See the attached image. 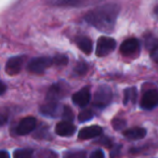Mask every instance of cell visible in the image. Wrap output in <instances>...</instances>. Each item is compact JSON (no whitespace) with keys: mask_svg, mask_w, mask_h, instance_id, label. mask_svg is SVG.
Returning <instances> with one entry per match:
<instances>
[{"mask_svg":"<svg viewBox=\"0 0 158 158\" xmlns=\"http://www.w3.org/2000/svg\"><path fill=\"white\" fill-rule=\"evenodd\" d=\"M55 132L60 136H70L76 132V127L72 123L62 121L59 123L55 127Z\"/></svg>","mask_w":158,"mask_h":158,"instance_id":"obj_14","label":"cell"},{"mask_svg":"<svg viewBox=\"0 0 158 158\" xmlns=\"http://www.w3.org/2000/svg\"><path fill=\"white\" fill-rule=\"evenodd\" d=\"M36 125H37V120L35 117H25L19 123L16 127V133L19 135H26L35 130Z\"/></svg>","mask_w":158,"mask_h":158,"instance_id":"obj_8","label":"cell"},{"mask_svg":"<svg viewBox=\"0 0 158 158\" xmlns=\"http://www.w3.org/2000/svg\"><path fill=\"white\" fill-rule=\"evenodd\" d=\"M145 47L151 53L158 50V38L154 37L153 35L146 36V38H145Z\"/></svg>","mask_w":158,"mask_h":158,"instance_id":"obj_18","label":"cell"},{"mask_svg":"<svg viewBox=\"0 0 158 158\" xmlns=\"http://www.w3.org/2000/svg\"><path fill=\"white\" fill-rule=\"evenodd\" d=\"M102 133V128L99 126H90V127L82 128L78 133L79 140H89L99 136Z\"/></svg>","mask_w":158,"mask_h":158,"instance_id":"obj_13","label":"cell"},{"mask_svg":"<svg viewBox=\"0 0 158 158\" xmlns=\"http://www.w3.org/2000/svg\"><path fill=\"white\" fill-rule=\"evenodd\" d=\"M34 158H56V154L50 149H40L38 152H34Z\"/></svg>","mask_w":158,"mask_h":158,"instance_id":"obj_20","label":"cell"},{"mask_svg":"<svg viewBox=\"0 0 158 158\" xmlns=\"http://www.w3.org/2000/svg\"><path fill=\"white\" fill-rule=\"evenodd\" d=\"M123 135L125 138H127L128 140H141V139L145 138L146 135V130L144 128L140 127H134L131 129H128L126 131H123Z\"/></svg>","mask_w":158,"mask_h":158,"instance_id":"obj_15","label":"cell"},{"mask_svg":"<svg viewBox=\"0 0 158 158\" xmlns=\"http://www.w3.org/2000/svg\"><path fill=\"white\" fill-rule=\"evenodd\" d=\"M13 158H34V151L29 148L16 149L13 154Z\"/></svg>","mask_w":158,"mask_h":158,"instance_id":"obj_19","label":"cell"},{"mask_svg":"<svg viewBox=\"0 0 158 158\" xmlns=\"http://www.w3.org/2000/svg\"><path fill=\"white\" fill-rule=\"evenodd\" d=\"M39 112H40V114L46 117L55 118V117H57V116H62L63 107H62L57 102H48V103L40 106Z\"/></svg>","mask_w":158,"mask_h":158,"instance_id":"obj_6","label":"cell"},{"mask_svg":"<svg viewBox=\"0 0 158 158\" xmlns=\"http://www.w3.org/2000/svg\"><path fill=\"white\" fill-rule=\"evenodd\" d=\"M25 62V56H13L11 59L8 60L7 64H6V73L8 75H16L21 72L23 67V64Z\"/></svg>","mask_w":158,"mask_h":158,"instance_id":"obj_9","label":"cell"},{"mask_svg":"<svg viewBox=\"0 0 158 158\" xmlns=\"http://www.w3.org/2000/svg\"><path fill=\"white\" fill-rule=\"evenodd\" d=\"M53 65V59L52 57H47V56H40L35 57L29 61L28 65H27V69L33 74H42L44 69L50 67Z\"/></svg>","mask_w":158,"mask_h":158,"instance_id":"obj_4","label":"cell"},{"mask_svg":"<svg viewBox=\"0 0 158 158\" xmlns=\"http://www.w3.org/2000/svg\"><path fill=\"white\" fill-rule=\"evenodd\" d=\"M77 46L82 52H85L86 54H90L92 51V41L87 37H80L77 40Z\"/></svg>","mask_w":158,"mask_h":158,"instance_id":"obj_16","label":"cell"},{"mask_svg":"<svg viewBox=\"0 0 158 158\" xmlns=\"http://www.w3.org/2000/svg\"><path fill=\"white\" fill-rule=\"evenodd\" d=\"M6 89H7V87H6V85L3 84L2 81H0V95L3 94V93L6 92Z\"/></svg>","mask_w":158,"mask_h":158,"instance_id":"obj_30","label":"cell"},{"mask_svg":"<svg viewBox=\"0 0 158 158\" xmlns=\"http://www.w3.org/2000/svg\"><path fill=\"white\" fill-rule=\"evenodd\" d=\"M113 100L112 89L108 86H101L94 93L93 105L98 108H105Z\"/></svg>","mask_w":158,"mask_h":158,"instance_id":"obj_3","label":"cell"},{"mask_svg":"<svg viewBox=\"0 0 158 158\" xmlns=\"http://www.w3.org/2000/svg\"><path fill=\"white\" fill-rule=\"evenodd\" d=\"M140 49V44L135 38H129L125 40L120 46V52L123 55H131Z\"/></svg>","mask_w":158,"mask_h":158,"instance_id":"obj_12","label":"cell"},{"mask_svg":"<svg viewBox=\"0 0 158 158\" xmlns=\"http://www.w3.org/2000/svg\"><path fill=\"white\" fill-rule=\"evenodd\" d=\"M93 116H94V114H93L92 110H82V112L79 113L78 119H79V121H81V123H85V121L91 120V119L93 118Z\"/></svg>","mask_w":158,"mask_h":158,"instance_id":"obj_22","label":"cell"},{"mask_svg":"<svg viewBox=\"0 0 158 158\" xmlns=\"http://www.w3.org/2000/svg\"><path fill=\"white\" fill-rule=\"evenodd\" d=\"M90 158H105V157H104V154L101 149H97V151H94L91 154Z\"/></svg>","mask_w":158,"mask_h":158,"instance_id":"obj_28","label":"cell"},{"mask_svg":"<svg viewBox=\"0 0 158 158\" xmlns=\"http://www.w3.org/2000/svg\"><path fill=\"white\" fill-rule=\"evenodd\" d=\"M64 158H87V154L84 151H75L67 153Z\"/></svg>","mask_w":158,"mask_h":158,"instance_id":"obj_24","label":"cell"},{"mask_svg":"<svg viewBox=\"0 0 158 158\" xmlns=\"http://www.w3.org/2000/svg\"><path fill=\"white\" fill-rule=\"evenodd\" d=\"M138 99V90L134 87H130L125 90V98H123V103L127 105L129 103H135Z\"/></svg>","mask_w":158,"mask_h":158,"instance_id":"obj_17","label":"cell"},{"mask_svg":"<svg viewBox=\"0 0 158 158\" xmlns=\"http://www.w3.org/2000/svg\"><path fill=\"white\" fill-rule=\"evenodd\" d=\"M155 14H156V15L158 16V6H157V7L155 8Z\"/></svg>","mask_w":158,"mask_h":158,"instance_id":"obj_32","label":"cell"},{"mask_svg":"<svg viewBox=\"0 0 158 158\" xmlns=\"http://www.w3.org/2000/svg\"><path fill=\"white\" fill-rule=\"evenodd\" d=\"M53 59V65H66L68 62V59L65 56V55H56V56L52 57Z\"/></svg>","mask_w":158,"mask_h":158,"instance_id":"obj_25","label":"cell"},{"mask_svg":"<svg viewBox=\"0 0 158 158\" xmlns=\"http://www.w3.org/2000/svg\"><path fill=\"white\" fill-rule=\"evenodd\" d=\"M8 119H9V113L6 108L0 110V126H3L8 123Z\"/></svg>","mask_w":158,"mask_h":158,"instance_id":"obj_27","label":"cell"},{"mask_svg":"<svg viewBox=\"0 0 158 158\" xmlns=\"http://www.w3.org/2000/svg\"><path fill=\"white\" fill-rule=\"evenodd\" d=\"M72 100H73V103L80 106V107H85L86 105H88L91 100V94L89 88L88 87H85L80 91L74 93L72 97Z\"/></svg>","mask_w":158,"mask_h":158,"instance_id":"obj_10","label":"cell"},{"mask_svg":"<svg viewBox=\"0 0 158 158\" xmlns=\"http://www.w3.org/2000/svg\"><path fill=\"white\" fill-rule=\"evenodd\" d=\"M120 12V7L115 3H106L91 10L86 14L85 20L88 24L102 33H112L116 24V20Z\"/></svg>","mask_w":158,"mask_h":158,"instance_id":"obj_1","label":"cell"},{"mask_svg":"<svg viewBox=\"0 0 158 158\" xmlns=\"http://www.w3.org/2000/svg\"><path fill=\"white\" fill-rule=\"evenodd\" d=\"M151 56H152V59H153L154 61H155L156 63L158 64V50H156V51H154V52H152L151 53Z\"/></svg>","mask_w":158,"mask_h":158,"instance_id":"obj_29","label":"cell"},{"mask_svg":"<svg viewBox=\"0 0 158 158\" xmlns=\"http://www.w3.org/2000/svg\"><path fill=\"white\" fill-rule=\"evenodd\" d=\"M97 1L98 0H52V5L60 7H86Z\"/></svg>","mask_w":158,"mask_h":158,"instance_id":"obj_11","label":"cell"},{"mask_svg":"<svg viewBox=\"0 0 158 158\" xmlns=\"http://www.w3.org/2000/svg\"><path fill=\"white\" fill-rule=\"evenodd\" d=\"M62 118H63V121H68V123H72L74 120V113L70 110V107L64 106L63 112H62Z\"/></svg>","mask_w":158,"mask_h":158,"instance_id":"obj_21","label":"cell"},{"mask_svg":"<svg viewBox=\"0 0 158 158\" xmlns=\"http://www.w3.org/2000/svg\"><path fill=\"white\" fill-rule=\"evenodd\" d=\"M0 158H10L9 153L6 151H0Z\"/></svg>","mask_w":158,"mask_h":158,"instance_id":"obj_31","label":"cell"},{"mask_svg":"<svg viewBox=\"0 0 158 158\" xmlns=\"http://www.w3.org/2000/svg\"><path fill=\"white\" fill-rule=\"evenodd\" d=\"M158 106V90L152 89L145 92L141 100V107L143 110H153Z\"/></svg>","mask_w":158,"mask_h":158,"instance_id":"obj_7","label":"cell"},{"mask_svg":"<svg viewBox=\"0 0 158 158\" xmlns=\"http://www.w3.org/2000/svg\"><path fill=\"white\" fill-rule=\"evenodd\" d=\"M69 92V86L64 80L53 84L47 92V101L48 102H57L61 99L65 98Z\"/></svg>","mask_w":158,"mask_h":158,"instance_id":"obj_2","label":"cell"},{"mask_svg":"<svg viewBox=\"0 0 158 158\" xmlns=\"http://www.w3.org/2000/svg\"><path fill=\"white\" fill-rule=\"evenodd\" d=\"M74 70H75V73H76L77 75H79V76H82V75H85L87 72H88V65H87L85 62H78Z\"/></svg>","mask_w":158,"mask_h":158,"instance_id":"obj_23","label":"cell"},{"mask_svg":"<svg viewBox=\"0 0 158 158\" xmlns=\"http://www.w3.org/2000/svg\"><path fill=\"white\" fill-rule=\"evenodd\" d=\"M113 127H114V129H116L117 131H121V130L126 127V120H123V119H121V118H115L114 120H113Z\"/></svg>","mask_w":158,"mask_h":158,"instance_id":"obj_26","label":"cell"},{"mask_svg":"<svg viewBox=\"0 0 158 158\" xmlns=\"http://www.w3.org/2000/svg\"><path fill=\"white\" fill-rule=\"evenodd\" d=\"M115 48H116V41L113 38L103 36V37L99 38V40H98L95 52H97L98 56L102 57L110 54Z\"/></svg>","mask_w":158,"mask_h":158,"instance_id":"obj_5","label":"cell"}]
</instances>
